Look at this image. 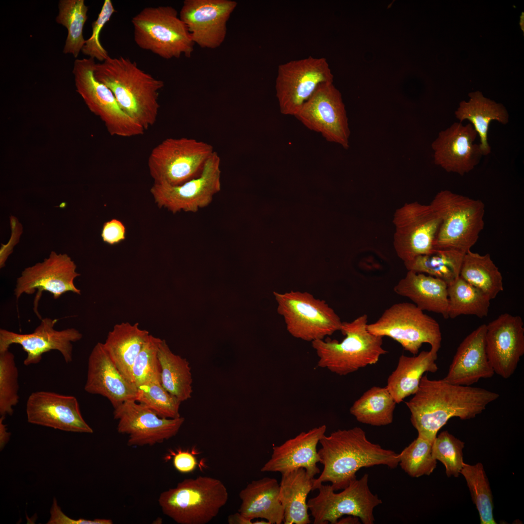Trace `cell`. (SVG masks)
<instances>
[{
    "label": "cell",
    "instance_id": "obj_1",
    "mask_svg": "<svg viewBox=\"0 0 524 524\" xmlns=\"http://www.w3.org/2000/svg\"><path fill=\"white\" fill-rule=\"evenodd\" d=\"M413 395L406 402L411 423L418 436L432 442L450 418H474L499 397L498 393L484 388L431 380L427 375L423 376Z\"/></svg>",
    "mask_w": 524,
    "mask_h": 524
},
{
    "label": "cell",
    "instance_id": "obj_2",
    "mask_svg": "<svg viewBox=\"0 0 524 524\" xmlns=\"http://www.w3.org/2000/svg\"><path fill=\"white\" fill-rule=\"evenodd\" d=\"M319 442L318 453L324 469L314 478L312 491L326 482H331L335 491L343 490L357 478L356 474L361 468L383 465L394 469L399 465V454L371 442L359 427L324 435Z\"/></svg>",
    "mask_w": 524,
    "mask_h": 524
},
{
    "label": "cell",
    "instance_id": "obj_3",
    "mask_svg": "<svg viewBox=\"0 0 524 524\" xmlns=\"http://www.w3.org/2000/svg\"><path fill=\"white\" fill-rule=\"evenodd\" d=\"M94 76L112 91L121 109L145 131L154 124L160 108L159 91L164 86L163 81L123 56H109L96 63Z\"/></svg>",
    "mask_w": 524,
    "mask_h": 524
},
{
    "label": "cell",
    "instance_id": "obj_4",
    "mask_svg": "<svg viewBox=\"0 0 524 524\" xmlns=\"http://www.w3.org/2000/svg\"><path fill=\"white\" fill-rule=\"evenodd\" d=\"M367 322L366 314L351 322H342L340 331L345 337L341 342L335 339L312 342L318 357L317 366L345 376L377 363L388 352L382 347L383 337L368 331Z\"/></svg>",
    "mask_w": 524,
    "mask_h": 524
},
{
    "label": "cell",
    "instance_id": "obj_5",
    "mask_svg": "<svg viewBox=\"0 0 524 524\" xmlns=\"http://www.w3.org/2000/svg\"><path fill=\"white\" fill-rule=\"evenodd\" d=\"M430 204L441 220L434 249L463 254L471 250L484 227V203L444 190L436 194Z\"/></svg>",
    "mask_w": 524,
    "mask_h": 524
},
{
    "label": "cell",
    "instance_id": "obj_6",
    "mask_svg": "<svg viewBox=\"0 0 524 524\" xmlns=\"http://www.w3.org/2000/svg\"><path fill=\"white\" fill-rule=\"evenodd\" d=\"M229 498L220 480L208 476L187 478L160 494L163 513L180 524H206L215 518Z\"/></svg>",
    "mask_w": 524,
    "mask_h": 524
},
{
    "label": "cell",
    "instance_id": "obj_7",
    "mask_svg": "<svg viewBox=\"0 0 524 524\" xmlns=\"http://www.w3.org/2000/svg\"><path fill=\"white\" fill-rule=\"evenodd\" d=\"M131 23L134 42L141 49L164 59L191 56L195 43L174 7H145L132 18Z\"/></svg>",
    "mask_w": 524,
    "mask_h": 524
},
{
    "label": "cell",
    "instance_id": "obj_8",
    "mask_svg": "<svg viewBox=\"0 0 524 524\" xmlns=\"http://www.w3.org/2000/svg\"><path fill=\"white\" fill-rule=\"evenodd\" d=\"M214 151L212 145L194 138H166L149 154L150 175L154 183L180 185L198 177Z\"/></svg>",
    "mask_w": 524,
    "mask_h": 524
},
{
    "label": "cell",
    "instance_id": "obj_9",
    "mask_svg": "<svg viewBox=\"0 0 524 524\" xmlns=\"http://www.w3.org/2000/svg\"><path fill=\"white\" fill-rule=\"evenodd\" d=\"M367 328L373 335L393 339L413 355L417 354L422 344L427 343L437 358L441 346L442 337L438 323L411 303L393 304L376 322L368 324Z\"/></svg>",
    "mask_w": 524,
    "mask_h": 524
},
{
    "label": "cell",
    "instance_id": "obj_10",
    "mask_svg": "<svg viewBox=\"0 0 524 524\" xmlns=\"http://www.w3.org/2000/svg\"><path fill=\"white\" fill-rule=\"evenodd\" d=\"M274 295L278 312L293 337L311 343L340 330L343 322L325 301L307 292H274Z\"/></svg>",
    "mask_w": 524,
    "mask_h": 524
},
{
    "label": "cell",
    "instance_id": "obj_11",
    "mask_svg": "<svg viewBox=\"0 0 524 524\" xmlns=\"http://www.w3.org/2000/svg\"><path fill=\"white\" fill-rule=\"evenodd\" d=\"M94 60L88 58L74 61L72 73L76 91L111 135L131 137L143 134V127L121 109L112 91L95 77Z\"/></svg>",
    "mask_w": 524,
    "mask_h": 524
},
{
    "label": "cell",
    "instance_id": "obj_12",
    "mask_svg": "<svg viewBox=\"0 0 524 524\" xmlns=\"http://www.w3.org/2000/svg\"><path fill=\"white\" fill-rule=\"evenodd\" d=\"M317 496L307 502L314 524H336L344 515L358 517L364 524H373L374 509L382 504L368 486V475L351 481L343 491L336 493L331 485L321 484Z\"/></svg>",
    "mask_w": 524,
    "mask_h": 524
},
{
    "label": "cell",
    "instance_id": "obj_13",
    "mask_svg": "<svg viewBox=\"0 0 524 524\" xmlns=\"http://www.w3.org/2000/svg\"><path fill=\"white\" fill-rule=\"evenodd\" d=\"M333 82L325 58L310 56L279 65L275 89L280 113L295 116L320 85Z\"/></svg>",
    "mask_w": 524,
    "mask_h": 524
},
{
    "label": "cell",
    "instance_id": "obj_14",
    "mask_svg": "<svg viewBox=\"0 0 524 524\" xmlns=\"http://www.w3.org/2000/svg\"><path fill=\"white\" fill-rule=\"evenodd\" d=\"M393 222V246L404 262L434 251L433 244L441 220L430 204L406 203L396 210Z\"/></svg>",
    "mask_w": 524,
    "mask_h": 524
},
{
    "label": "cell",
    "instance_id": "obj_15",
    "mask_svg": "<svg viewBox=\"0 0 524 524\" xmlns=\"http://www.w3.org/2000/svg\"><path fill=\"white\" fill-rule=\"evenodd\" d=\"M328 142L349 147L350 131L341 92L333 83L320 85L295 116Z\"/></svg>",
    "mask_w": 524,
    "mask_h": 524
},
{
    "label": "cell",
    "instance_id": "obj_16",
    "mask_svg": "<svg viewBox=\"0 0 524 524\" xmlns=\"http://www.w3.org/2000/svg\"><path fill=\"white\" fill-rule=\"evenodd\" d=\"M220 157L214 151L198 177L176 186L154 183L150 193L158 206L173 213H196L208 206L220 191Z\"/></svg>",
    "mask_w": 524,
    "mask_h": 524
},
{
    "label": "cell",
    "instance_id": "obj_17",
    "mask_svg": "<svg viewBox=\"0 0 524 524\" xmlns=\"http://www.w3.org/2000/svg\"><path fill=\"white\" fill-rule=\"evenodd\" d=\"M76 268L75 263L67 254L51 251L43 262L26 268L21 272L14 290L16 300L23 294L32 295L37 291L34 311L40 318L37 308L43 291L51 293L55 299L68 292L81 295V290L74 284V279L80 276Z\"/></svg>",
    "mask_w": 524,
    "mask_h": 524
},
{
    "label": "cell",
    "instance_id": "obj_18",
    "mask_svg": "<svg viewBox=\"0 0 524 524\" xmlns=\"http://www.w3.org/2000/svg\"><path fill=\"white\" fill-rule=\"evenodd\" d=\"M119 433L128 435L131 446L153 445L176 435L184 418H165L135 400H127L114 408Z\"/></svg>",
    "mask_w": 524,
    "mask_h": 524
},
{
    "label": "cell",
    "instance_id": "obj_19",
    "mask_svg": "<svg viewBox=\"0 0 524 524\" xmlns=\"http://www.w3.org/2000/svg\"><path fill=\"white\" fill-rule=\"evenodd\" d=\"M57 319L45 318L33 332L19 334L4 329H0V352L9 350L12 344H18L27 355L24 364L28 366L39 363L43 354L57 350L66 363L73 360V343L80 341L82 334L74 328L61 330L54 329Z\"/></svg>",
    "mask_w": 524,
    "mask_h": 524
},
{
    "label": "cell",
    "instance_id": "obj_20",
    "mask_svg": "<svg viewBox=\"0 0 524 524\" xmlns=\"http://www.w3.org/2000/svg\"><path fill=\"white\" fill-rule=\"evenodd\" d=\"M237 5L231 0H185L179 16L195 44L214 49L225 41L227 22Z\"/></svg>",
    "mask_w": 524,
    "mask_h": 524
},
{
    "label": "cell",
    "instance_id": "obj_21",
    "mask_svg": "<svg viewBox=\"0 0 524 524\" xmlns=\"http://www.w3.org/2000/svg\"><path fill=\"white\" fill-rule=\"evenodd\" d=\"M524 325L522 317L508 313L486 325L485 349L494 373L505 379L515 371L524 354Z\"/></svg>",
    "mask_w": 524,
    "mask_h": 524
},
{
    "label": "cell",
    "instance_id": "obj_22",
    "mask_svg": "<svg viewBox=\"0 0 524 524\" xmlns=\"http://www.w3.org/2000/svg\"><path fill=\"white\" fill-rule=\"evenodd\" d=\"M26 412L30 423L62 431L92 433L82 415L77 398L54 392L36 391L28 397Z\"/></svg>",
    "mask_w": 524,
    "mask_h": 524
},
{
    "label": "cell",
    "instance_id": "obj_23",
    "mask_svg": "<svg viewBox=\"0 0 524 524\" xmlns=\"http://www.w3.org/2000/svg\"><path fill=\"white\" fill-rule=\"evenodd\" d=\"M477 135L471 123L460 122L441 131L431 144L434 164L461 176L473 170L483 156L479 144H474Z\"/></svg>",
    "mask_w": 524,
    "mask_h": 524
},
{
    "label": "cell",
    "instance_id": "obj_24",
    "mask_svg": "<svg viewBox=\"0 0 524 524\" xmlns=\"http://www.w3.org/2000/svg\"><path fill=\"white\" fill-rule=\"evenodd\" d=\"M84 390L107 398L114 408L129 400H136L137 388L115 366L103 343H98L88 360Z\"/></svg>",
    "mask_w": 524,
    "mask_h": 524
},
{
    "label": "cell",
    "instance_id": "obj_25",
    "mask_svg": "<svg viewBox=\"0 0 524 524\" xmlns=\"http://www.w3.org/2000/svg\"><path fill=\"white\" fill-rule=\"evenodd\" d=\"M326 430V426L324 425L302 432L282 444L274 446L270 458L261 471L282 474L303 468L309 475L314 477L320 473L317 466L320 460L317 445Z\"/></svg>",
    "mask_w": 524,
    "mask_h": 524
},
{
    "label": "cell",
    "instance_id": "obj_26",
    "mask_svg": "<svg viewBox=\"0 0 524 524\" xmlns=\"http://www.w3.org/2000/svg\"><path fill=\"white\" fill-rule=\"evenodd\" d=\"M486 325L483 324L467 336L460 344L443 379L451 384L471 386L481 378L495 374L485 349Z\"/></svg>",
    "mask_w": 524,
    "mask_h": 524
},
{
    "label": "cell",
    "instance_id": "obj_27",
    "mask_svg": "<svg viewBox=\"0 0 524 524\" xmlns=\"http://www.w3.org/2000/svg\"><path fill=\"white\" fill-rule=\"evenodd\" d=\"M279 491V484L275 478L265 477L252 481L239 492L241 504L238 512L252 520L261 518L269 524H281L284 514Z\"/></svg>",
    "mask_w": 524,
    "mask_h": 524
},
{
    "label": "cell",
    "instance_id": "obj_28",
    "mask_svg": "<svg viewBox=\"0 0 524 524\" xmlns=\"http://www.w3.org/2000/svg\"><path fill=\"white\" fill-rule=\"evenodd\" d=\"M397 295L410 299L420 309L441 314L447 318V284L429 275L408 271L394 286Z\"/></svg>",
    "mask_w": 524,
    "mask_h": 524
},
{
    "label": "cell",
    "instance_id": "obj_29",
    "mask_svg": "<svg viewBox=\"0 0 524 524\" xmlns=\"http://www.w3.org/2000/svg\"><path fill=\"white\" fill-rule=\"evenodd\" d=\"M150 335L140 328L139 324L122 322L114 326L107 335L103 346L121 374L133 383L132 369L134 362Z\"/></svg>",
    "mask_w": 524,
    "mask_h": 524
},
{
    "label": "cell",
    "instance_id": "obj_30",
    "mask_svg": "<svg viewBox=\"0 0 524 524\" xmlns=\"http://www.w3.org/2000/svg\"><path fill=\"white\" fill-rule=\"evenodd\" d=\"M469 100L462 101L455 112L456 117L462 122L468 120L473 125L480 138L479 146L483 155L491 152L488 135L491 121L496 120L506 125L509 121V115L501 103L485 97L480 91L470 92Z\"/></svg>",
    "mask_w": 524,
    "mask_h": 524
},
{
    "label": "cell",
    "instance_id": "obj_31",
    "mask_svg": "<svg viewBox=\"0 0 524 524\" xmlns=\"http://www.w3.org/2000/svg\"><path fill=\"white\" fill-rule=\"evenodd\" d=\"M279 500L284 509V524H309L307 498L312 491L314 477L300 468L281 474Z\"/></svg>",
    "mask_w": 524,
    "mask_h": 524
},
{
    "label": "cell",
    "instance_id": "obj_32",
    "mask_svg": "<svg viewBox=\"0 0 524 524\" xmlns=\"http://www.w3.org/2000/svg\"><path fill=\"white\" fill-rule=\"evenodd\" d=\"M437 359L430 351H423L417 356L399 357L395 369L389 376L386 387L396 403L417 391L421 379L426 372H436Z\"/></svg>",
    "mask_w": 524,
    "mask_h": 524
},
{
    "label": "cell",
    "instance_id": "obj_33",
    "mask_svg": "<svg viewBox=\"0 0 524 524\" xmlns=\"http://www.w3.org/2000/svg\"><path fill=\"white\" fill-rule=\"evenodd\" d=\"M158 359L161 383L164 388L181 402L190 398L193 379L187 360L173 353L164 340L160 343Z\"/></svg>",
    "mask_w": 524,
    "mask_h": 524
},
{
    "label": "cell",
    "instance_id": "obj_34",
    "mask_svg": "<svg viewBox=\"0 0 524 524\" xmlns=\"http://www.w3.org/2000/svg\"><path fill=\"white\" fill-rule=\"evenodd\" d=\"M459 277L485 293L491 300L503 291V277L489 254L471 250L464 255Z\"/></svg>",
    "mask_w": 524,
    "mask_h": 524
},
{
    "label": "cell",
    "instance_id": "obj_35",
    "mask_svg": "<svg viewBox=\"0 0 524 524\" xmlns=\"http://www.w3.org/2000/svg\"><path fill=\"white\" fill-rule=\"evenodd\" d=\"M396 404L386 387L373 386L355 401L349 411L360 423L386 426L393 422Z\"/></svg>",
    "mask_w": 524,
    "mask_h": 524
},
{
    "label": "cell",
    "instance_id": "obj_36",
    "mask_svg": "<svg viewBox=\"0 0 524 524\" xmlns=\"http://www.w3.org/2000/svg\"><path fill=\"white\" fill-rule=\"evenodd\" d=\"M447 318L474 315L482 318L488 315L490 299L482 291L459 276L447 285Z\"/></svg>",
    "mask_w": 524,
    "mask_h": 524
},
{
    "label": "cell",
    "instance_id": "obj_37",
    "mask_svg": "<svg viewBox=\"0 0 524 524\" xmlns=\"http://www.w3.org/2000/svg\"><path fill=\"white\" fill-rule=\"evenodd\" d=\"M465 254L453 250H435L404 262L408 271L425 274L449 285L459 276Z\"/></svg>",
    "mask_w": 524,
    "mask_h": 524
},
{
    "label": "cell",
    "instance_id": "obj_38",
    "mask_svg": "<svg viewBox=\"0 0 524 524\" xmlns=\"http://www.w3.org/2000/svg\"><path fill=\"white\" fill-rule=\"evenodd\" d=\"M58 9L56 22L67 31L63 52L77 58L86 41L83 30L88 18V7L84 0H60Z\"/></svg>",
    "mask_w": 524,
    "mask_h": 524
},
{
    "label": "cell",
    "instance_id": "obj_39",
    "mask_svg": "<svg viewBox=\"0 0 524 524\" xmlns=\"http://www.w3.org/2000/svg\"><path fill=\"white\" fill-rule=\"evenodd\" d=\"M460 474L466 480L472 500L478 511L480 524H496L493 515V496L483 464L464 462Z\"/></svg>",
    "mask_w": 524,
    "mask_h": 524
},
{
    "label": "cell",
    "instance_id": "obj_40",
    "mask_svg": "<svg viewBox=\"0 0 524 524\" xmlns=\"http://www.w3.org/2000/svg\"><path fill=\"white\" fill-rule=\"evenodd\" d=\"M433 442L418 436L399 454V465L409 475H429L437 466L432 454Z\"/></svg>",
    "mask_w": 524,
    "mask_h": 524
},
{
    "label": "cell",
    "instance_id": "obj_41",
    "mask_svg": "<svg viewBox=\"0 0 524 524\" xmlns=\"http://www.w3.org/2000/svg\"><path fill=\"white\" fill-rule=\"evenodd\" d=\"M136 401L151 409L160 417H180L179 409L181 402L164 388L160 379L138 387Z\"/></svg>",
    "mask_w": 524,
    "mask_h": 524
},
{
    "label": "cell",
    "instance_id": "obj_42",
    "mask_svg": "<svg viewBox=\"0 0 524 524\" xmlns=\"http://www.w3.org/2000/svg\"><path fill=\"white\" fill-rule=\"evenodd\" d=\"M18 370L14 355L9 350L0 352V414L12 415L19 401Z\"/></svg>",
    "mask_w": 524,
    "mask_h": 524
},
{
    "label": "cell",
    "instance_id": "obj_43",
    "mask_svg": "<svg viewBox=\"0 0 524 524\" xmlns=\"http://www.w3.org/2000/svg\"><path fill=\"white\" fill-rule=\"evenodd\" d=\"M464 442L447 431H442L434 440L432 446L433 458L445 468L448 477H458L464 464Z\"/></svg>",
    "mask_w": 524,
    "mask_h": 524
},
{
    "label": "cell",
    "instance_id": "obj_44",
    "mask_svg": "<svg viewBox=\"0 0 524 524\" xmlns=\"http://www.w3.org/2000/svg\"><path fill=\"white\" fill-rule=\"evenodd\" d=\"M161 341L162 339L150 334L137 356L132 369L133 382L137 388L152 380L160 379L158 351Z\"/></svg>",
    "mask_w": 524,
    "mask_h": 524
},
{
    "label": "cell",
    "instance_id": "obj_45",
    "mask_svg": "<svg viewBox=\"0 0 524 524\" xmlns=\"http://www.w3.org/2000/svg\"><path fill=\"white\" fill-rule=\"evenodd\" d=\"M115 12V10L112 1L104 0L97 19L92 24V35L86 40L82 49V52L83 54L101 62H103L109 57L108 52L100 42L99 34L102 29Z\"/></svg>",
    "mask_w": 524,
    "mask_h": 524
},
{
    "label": "cell",
    "instance_id": "obj_46",
    "mask_svg": "<svg viewBox=\"0 0 524 524\" xmlns=\"http://www.w3.org/2000/svg\"><path fill=\"white\" fill-rule=\"evenodd\" d=\"M50 517L48 524H112L113 521L106 519H95L93 520L80 519H72L65 514L62 511L54 498L50 511Z\"/></svg>",
    "mask_w": 524,
    "mask_h": 524
},
{
    "label": "cell",
    "instance_id": "obj_47",
    "mask_svg": "<svg viewBox=\"0 0 524 524\" xmlns=\"http://www.w3.org/2000/svg\"><path fill=\"white\" fill-rule=\"evenodd\" d=\"M126 232L124 224L119 220L114 218L103 224L101 235L104 242L114 245L125 239Z\"/></svg>",
    "mask_w": 524,
    "mask_h": 524
},
{
    "label": "cell",
    "instance_id": "obj_48",
    "mask_svg": "<svg viewBox=\"0 0 524 524\" xmlns=\"http://www.w3.org/2000/svg\"><path fill=\"white\" fill-rule=\"evenodd\" d=\"M194 452L181 449L171 452L173 456V465L178 471L188 473L195 470L198 463Z\"/></svg>",
    "mask_w": 524,
    "mask_h": 524
},
{
    "label": "cell",
    "instance_id": "obj_49",
    "mask_svg": "<svg viewBox=\"0 0 524 524\" xmlns=\"http://www.w3.org/2000/svg\"><path fill=\"white\" fill-rule=\"evenodd\" d=\"M11 226L12 228V236L10 240L6 245H2V247L0 251V267L2 268L5 265V262L12 252L14 246L17 244L19 238L22 233V226L18 220L14 216H11Z\"/></svg>",
    "mask_w": 524,
    "mask_h": 524
},
{
    "label": "cell",
    "instance_id": "obj_50",
    "mask_svg": "<svg viewBox=\"0 0 524 524\" xmlns=\"http://www.w3.org/2000/svg\"><path fill=\"white\" fill-rule=\"evenodd\" d=\"M228 522L229 524H269L266 521H257L253 522L252 520L248 519L239 512H237L229 516Z\"/></svg>",
    "mask_w": 524,
    "mask_h": 524
},
{
    "label": "cell",
    "instance_id": "obj_51",
    "mask_svg": "<svg viewBox=\"0 0 524 524\" xmlns=\"http://www.w3.org/2000/svg\"><path fill=\"white\" fill-rule=\"evenodd\" d=\"M5 417L1 416L0 418V444L1 448L5 445L10 436V433L7 431L6 425L3 423Z\"/></svg>",
    "mask_w": 524,
    "mask_h": 524
},
{
    "label": "cell",
    "instance_id": "obj_52",
    "mask_svg": "<svg viewBox=\"0 0 524 524\" xmlns=\"http://www.w3.org/2000/svg\"><path fill=\"white\" fill-rule=\"evenodd\" d=\"M359 518L356 516H350L345 518L340 519L337 524H358Z\"/></svg>",
    "mask_w": 524,
    "mask_h": 524
},
{
    "label": "cell",
    "instance_id": "obj_53",
    "mask_svg": "<svg viewBox=\"0 0 524 524\" xmlns=\"http://www.w3.org/2000/svg\"><path fill=\"white\" fill-rule=\"evenodd\" d=\"M524 12H523V13H522L521 16V17H520V26H521V29H522V30H523V32H524Z\"/></svg>",
    "mask_w": 524,
    "mask_h": 524
}]
</instances>
